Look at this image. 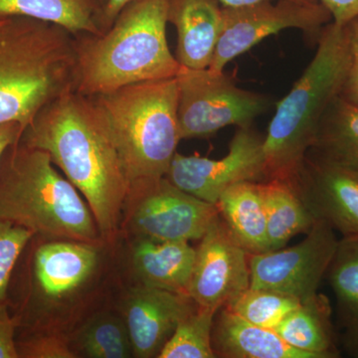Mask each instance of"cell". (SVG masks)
Segmentation results:
<instances>
[{
	"label": "cell",
	"instance_id": "2",
	"mask_svg": "<svg viewBox=\"0 0 358 358\" xmlns=\"http://www.w3.org/2000/svg\"><path fill=\"white\" fill-rule=\"evenodd\" d=\"M169 0H134L103 34L74 35L75 91L95 96L141 82L171 79L181 66L166 39Z\"/></svg>",
	"mask_w": 358,
	"mask_h": 358
},
{
	"label": "cell",
	"instance_id": "31",
	"mask_svg": "<svg viewBox=\"0 0 358 358\" xmlns=\"http://www.w3.org/2000/svg\"><path fill=\"white\" fill-rule=\"evenodd\" d=\"M14 333L15 324L7 313L3 303H0V358L20 357Z\"/></svg>",
	"mask_w": 358,
	"mask_h": 358
},
{
	"label": "cell",
	"instance_id": "32",
	"mask_svg": "<svg viewBox=\"0 0 358 358\" xmlns=\"http://www.w3.org/2000/svg\"><path fill=\"white\" fill-rule=\"evenodd\" d=\"M331 14L333 22L345 26L358 16V0H320Z\"/></svg>",
	"mask_w": 358,
	"mask_h": 358
},
{
	"label": "cell",
	"instance_id": "16",
	"mask_svg": "<svg viewBox=\"0 0 358 358\" xmlns=\"http://www.w3.org/2000/svg\"><path fill=\"white\" fill-rule=\"evenodd\" d=\"M212 348L216 357L315 358L288 345L274 329L255 326L225 307L216 313Z\"/></svg>",
	"mask_w": 358,
	"mask_h": 358
},
{
	"label": "cell",
	"instance_id": "29",
	"mask_svg": "<svg viewBox=\"0 0 358 358\" xmlns=\"http://www.w3.org/2000/svg\"><path fill=\"white\" fill-rule=\"evenodd\" d=\"M20 357L27 358H74L76 355L70 350L62 338L43 336L30 338L17 345Z\"/></svg>",
	"mask_w": 358,
	"mask_h": 358
},
{
	"label": "cell",
	"instance_id": "4",
	"mask_svg": "<svg viewBox=\"0 0 358 358\" xmlns=\"http://www.w3.org/2000/svg\"><path fill=\"white\" fill-rule=\"evenodd\" d=\"M317 41L312 62L278 103L264 136L266 181H296L322 115L345 84L350 64L345 26L329 23Z\"/></svg>",
	"mask_w": 358,
	"mask_h": 358
},
{
	"label": "cell",
	"instance_id": "24",
	"mask_svg": "<svg viewBox=\"0 0 358 358\" xmlns=\"http://www.w3.org/2000/svg\"><path fill=\"white\" fill-rule=\"evenodd\" d=\"M100 0H0V20L24 16L66 28L73 35L102 34Z\"/></svg>",
	"mask_w": 358,
	"mask_h": 358
},
{
	"label": "cell",
	"instance_id": "26",
	"mask_svg": "<svg viewBox=\"0 0 358 358\" xmlns=\"http://www.w3.org/2000/svg\"><path fill=\"white\" fill-rule=\"evenodd\" d=\"M301 303L298 299L280 292L249 288L225 308L255 326L275 331Z\"/></svg>",
	"mask_w": 358,
	"mask_h": 358
},
{
	"label": "cell",
	"instance_id": "34",
	"mask_svg": "<svg viewBox=\"0 0 358 358\" xmlns=\"http://www.w3.org/2000/svg\"><path fill=\"white\" fill-rule=\"evenodd\" d=\"M133 1L134 0H108L106 2L99 17V25L102 34L110 29L122 9Z\"/></svg>",
	"mask_w": 358,
	"mask_h": 358
},
{
	"label": "cell",
	"instance_id": "7",
	"mask_svg": "<svg viewBox=\"0 0 358 358\" xmlns=\"http://www.w3.org/2000/svg\"><path fill=\"white\" fill-rule=\"evenodd\" d=\"M176 81L181 140L208 138L228 126H252L272 103L268 96L238 87L224 70L181 67Z\"/></svg>",
	"mask_w": 358,
	"mask_h": 358
},
{
	"label": "cell",
	"instance_id": "25",
	"mask_svg": "<svg viewBox=\"0 0 358 358\" xmlns=\"http://www.w3.org/2000/svg\"><path fill=\"white\" fill-rule=\"evenodd\" d=\"M216 308L197 305L178 322L157 357L214 358L212 329Z\"/></svg>",
	"mask_w": 358,
	"mask_h": 358
},
{
	"label": "cell",
	"instance_id": "15",
	"mask_svg": "<svg viewBox=\"0 0 358 358\" xmlns=\"http://www.w3.org/2000/svg\"><path fill=\"white\" fill-rule=\"evenodd\" d=\"M167 20L178 31L176 58L181 67L208 68L222 24L218 0H169Z\"/></svg>",
	"mask_w": 358,
	"mask_h": 358
},
{
	"label": "cell",
	"instance_id": "37",
	"mask_svg": "<svg viewBox=\"0 0 358 358\" xmlns=\"http://www.w3.org/2000/svg\"></svg>",
	"mask_w": 358,
	"mask_h": 358
},
{
	"label": "cell",
	"instance_id": "5",
	"mask_svg": "<svg viewBox=\"0 0 358 358\" xmlns=\"http://www.w3.org/2000/svg\"><path fill=\"white\" fill-rule=\"evenodd\" d=\"M0 218L44 237L94 244L101 236L86 200L48 152L20 140L0 160Z\"/></svg>",
	"mask_w": 358,
	"mask_h": 358
},
{
	"label": "cell",
	"instance_id": "35",
	"mask_svg": "<svg viewBox=\"0 0 358 358\" xmlns=\"http://www.w3.org/2000/svg\"><path fill=\"white\" fill-rule=\"evenodd\" d=\"M219 3L226 7H234L248 6V4L256 3V2L264 1V0H218ZM301 2H317L320 0H296Z\"/></svg>",
	"mask_w": 358,
	"mask_h": 358
},
{
	"label": "cell",
	"instance_id": "22",
	"mask_svg": "<svg viewBox=\"0 0 358 358\" xmlns=\"http://www.w3.org/2000/svg\"><path fill=\"white\" fill-rule=\"evenodd\" d=\"M327 275L336 294L341 343L358 357V235L338 240Z\"/></svg>",
	"mask_w": 358,
	"mask_h": 358
},
{
	"label": "cell",
	"instance_id": "3",
	"mask_svg": "<svg viewBox=\"0 0 358 358\" xmlns=\"http://www.w3.org/2000/svg\"><path fill=\"white\" fill-rule=\"evenodd\" d=\"M75 36L34 18L0 20V122L26 128L35 115L76 87Z\"/></svg>",
	"mask_w": 358,
	"mask_h": 358
},
{
	"label": "cell",
	"instance_id": "14",
	"mask_svg": "<svg viewBox=\"0 0 358 358\" xmlns=\"http://www.w3.org/2000/svg\"><path fill=\"white\" fill-rule=\"evenodd\" d=\"M195 306L196 303L185 294L143 285L131 289L124 317L134 357H157L178 322Z\"/></svg>",
	"mask_w": 358,
	"mask_h": 358
},
{
	"label": "cell",
	"instance_id": "27",
	"mask_svg": "<svg viewBox=\"0 0 358 358\" xmlns=\"http://www.w3.org/2000/svg\"><path fill=\"white\" fill-rule=\"evenodd\" d=\"M82 348L92 358H128L134 355L124 320L113 315H99L90 322L82 338Z\"/></svg>",
	"mask_w": 358,
	"mask_h": 358
},
{
	"label": "cell",
	"instance_id": "17",
	"mask_svg": "<svg viewBox=\"0 0 358 358\" xmlns=\"http://www.w3.org/2000/svg\"><path fill=\"white\" fill-rule=\"evenodd\" d=\"M98 261L94 244L58 241L42 245L35 255V275L47 296L61 298L79 288Z\"/></svg>",
	"mask_w": 358,
	"mask_h": 358
},
{
	"label": "cell",
	"instance_id": "21",
	"mask_svg": "<svg viewBox=\"0 0 358 358\" xmlns=\"http://www.w3.org/2000/svg\"><path fill=\"white\" fill-rule=\"evenodd\" d=\"M308 157L358 171V105L339 95L320 120Z\"/></svg>",
	"mask_w": 358,
	"mask_h": 358
},
{
	"label": "cell",
	"instance_id": "19",
	"mask_svg": "<svg viewBox=\"0 0 358 358\" xmlns=\"http://www.w3.org/2000/svg\"><path fill=\"white\" fill-rule=\"evenodd\" d=\"M215 205L231 234L247 253L270 251L260 182L242 181L230 186Z\"/></svg>",
	"mask_w": 358,
	"mask_h": 358
},
{
	"label": "cell",
	"instance_id": "30",
	"mask_svg": "<svg viewBox=\"0 0 358 358\" xmlns=\"http://www.w3.org/2000/svg\"><path fill=\"white\" fill-rule=\"evenodd\" d=\"M345 26L350 44V64L341 96L358 105V16Z\"/></svg>",
	"mask_w": 358,
	"mask_h": 358
},
{
	"label": "cell",
	"instance_id": "8",
	"mask_svg": "<svg viewBox=\"0 0 358 358\" xmlns=\"http://www.w3.org/2000/svg\"><path fill=\"white\" fill-rule=\"evenodd\" d=\"M264 0L248 6H222L220 36L209 69L223 71L238 56L282 30H301L317 40L324 26L333 22L322 2Z\"/></svg>",
	"mask_w": 358,
	"mask_h": 358
},
{
	"label": "cell",
	"instance_id": "36",
	"mask_svg": "<svg viewBox=\"0 0 358 358\" xmlns=\"http://www.w3.org/2000/svg\"><path fill=\"white\" fill-rule=\"evenodd\" d=\"M101 2H102V3L103 4V6H105V3L106 2L108 1V0H100Z\"/></svg>",
	"mask_w": 358,
	"mask_h": 358
},
{
	"label": "cell",
	"instance_id": "20",
	"mask_svg": "<svg viewBox=\"0 0 358 358\" xmlns=\"http://www.w3.org/2000/svg\"><path fill=\"white\" fill-rule=\"evenodd\" d=\"M331 313L329 298L317 293L301 301L275 331L288 345L315 358L338 357Z\"/></svg>",
	"mask_w": 358,
	"mask_h": 358
},
{
	"label": "cell",
	"instance_id": "10",
	"mask_svg": "<svg viewBox=\"0 0 358 358\" xmlns=\"http://www.w3.org/2000/svg\"><path fill=\"white\" fill-rule=\"evenodd\" d=\"M338 243L334 228L319 219L300 243L249 254L250 288L272 289L301 301L308 300L317 293Z\"/></svg>",
	"mask_w": 358,
	"mask_h": 358
},
{
	"label": "cell",
	"instance_id": "9",
	"mask_svg": "<svg viewBox=\"0 0 358 358\" xmlns=\"http://www.w3.org/2000/svg\"><path fill=\"white\" fill-rule=\"evenodd\" d=\"M124 211L136 239L155 241L199 240L218 215L215 204L179 189L166 176L131 189Z\"/></svg>",
	"mask_w": 358,
	"mask_h": 358
},
{
	"label": "cell",
	"instance_id": "13",
	"mask_svg": "<svg viewBox=\"0 0 358 358\" xmlns=\"http://www.w3.org/2000/svg\"><path fill=\"white\" fill-rule=\"evenodd\" d=\"M317 220L343 237L358 235V171L306 155L293 183Z\"/></svg>",
	"mask_w": 358,
	"mask_h": 358
},
{
	"label": "cell",
	"instance_id": "23",
	"mask_svg": "<svg viewBox=\"0 0 358 358\" xmlns=\"http://www.w3.org/2000/svg\"><path fill=\"white\" fill-rule=\"evenodd\" d=\"M265 205L270 251L286 247L301 233L307 234L317 219L303 202L293 183L272 179L260 182Z\"/></svg>",
	"mask_w": 358,
	"mask_h": 358
},
{
	"label": "cell",
	"instance_id": "12",
	"mask_svg": "<svg viewBox=\"0 0 358 358\" xmlns=\"http://www.w3.org/2000/svg\"><path fill=\"white\" fill-rule=\"evenodd\" d=\"M195 249L186 294L202 307H225L250 288L249 254L215 216Z\"/></svg>",
	"mask_w": 358,
	"mask_h": 358
},
{
	"label": "cell",
	"instance_id": "28",
	"mask_svg": "<svg viewBox=\"0 0 358 358\" xmlns=\"http://www.w3.org/2000/svg\"><path fill=\"white\" fill-rule=\"evenodd\" d=\"M34 235L32 231L0 218V303L6 301L11 274L20 254Z\"/></svg>",
	"mask_w": 358,
	"mask_h": 358
},
{
	"label": "cell",
	"instance_id": "18",
	"mask_svg": "<svg viewBox=\"0 0 358 358\" xmlns=\"http://www.w3.org/2000/svg\"><path fill=\"white\" fill-rule=\"evenodd\" d=\"M195 249L185 241L136 240L133 265L143 286L186 294Z\"/></svg>",
	"mask_w": 358,
	"mask_h": 358
},
{
	"label": "cell",
	"instance_id": "11",
	"mask_svg": "<svg viewBox=\"0 0 358 358\" xmlns=\"http://www.w3.org/2000/svg\"><path fill=\"white\" fill-rule=\"evenodd\" d=\"M263 141L253 124L238 128L228 154L222 159L186 157L176 152L166 178L179 189L216 204L230 186L242 181H266Z\"/></svg>",
	"mask_w": 358,
	"mask_h": 358
},
{
	"label": "cell",
	"instance_id": "1",
	"mask_svg": "<svg viewBox=\"0 0 358 358\" xmlns=\"http://www.w3.org/2000/svg\"><path fill=\"white\" fill-rule=\"evenodd\" d=\"M20 141L48 152L86 200L101 236L113 239L131 185L109 122L95 99L75 90L63 94L35 115Z\"/></svg>",
	"mask_w": 358,
	"mask_h": 358
},
{
	"label": "cell",
	"instance_id": "33",
	"mask_svg": "<svg viewBox=\"0 0 358 358\" xmlns=\"http://www.w3.org/2000/svg\"><path fill=\"white\" fill-rule=\"evenodd\" d=\"M24 128L18 122H0V160L7 148L17 143Z\"/></svg>",
	"mask_w": 358,
	"mask_h": 358
},
{
	"label": "cell",
	"instance_id": "6",
	"mask_svg": "<svg viewBox=\"0 0 358 358\" xmlns=\"http://www.w3.org/2000/svg\"><path fill=\"white\" fill-rule=\"evenodd\" d=\"M93 98L109 122L131 190L164 178L181 141L176 77Z\"/></svg>",
	"mask_w": 358,
	"mask_h": 358
}]
</instances>
